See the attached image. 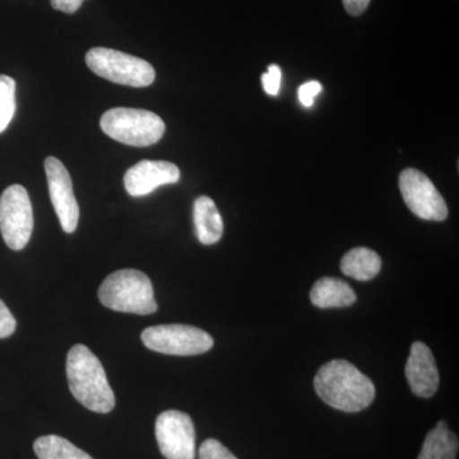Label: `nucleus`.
<instances>
[{"label": "nucleus", "mask_w": 459, "mask_h": 459, "mask_svg": "<svg viewBox=\"0 0 459 459\" xmlns=\"http://www.w3.org/2000/svg\"><path fill=\"white\" fill-rule=\"evenodd\" d=\"M314 388L328 406L343 412L365 410L376 398L374 383L346 360L323 365L314 377Z\"/></svg>", "instance_id": "nucleus-1"}, {"label": "nucleus", "mask_w": 459, "mask_h": 459, "mask_svg": "<svg viewBox=\"0 0 459 459\" xmlns=\"http://www.w3.org/2000/svg\"><path fill=\"white\" fill-rule=\"evenodd\" d=\"M66 377L75 400L90 411L108 413L115 407V394L101 361L89 347L75 344L66 356Z\"/></svg>", "instance_id": "nucleus-2"}, {"label": "nucleus", "mask_w": 459, "mask_h": 459, "mask_svg": "<svg viewBox=\"0 0 459 459\" xmlns=\"http://www.w3.org/2000/svg\"><path fill=\"white\" fill-rule=\"evenodd\" d=\"M100 303L120 313L150 316L159 305L147 274L137 270H120L108 274L99 289Z\"/></svg>", "instance_id": "nucleus-3"}, {"label": "nucleus", "mask_w": 459, "mask_h": 459, "mask_svg": "<svg viewBox=\"0 0 459 459\" xmlns=\"http://www.w3.org/2000/svg\"><path fill=\"white\" fill-rule=\"evenodd\" d=\"M102 132L114 141L134 147L157 143L165 133V123L159 115L141 108H115L100 120Z\"/></svg>", "instance_id": "nucleus-4"}, {"label": "nucleus", "mask_w": 459, "mask_h": 459, "mask_svg": "<svg viewBox=\"0 0 459 459\" xmlns=\"http://www.w3.org/2000/svg\"><path fill=\"white\" fill-rule=\"evenodd\" d=\"M86 65L99 77L123 86L141 89L152 84L156 78L155 68L146 60L108 48L91 49Z\"/></svg>", "instance_id": "nucleus-5"}, {"label": "nucleus", "mask_w": 459, "mask_h": 459, "mask_svg": "<svg viewBox=\"0 0 459 459\" xmlns=\"http://www.w3.org/2000/svg\"><path fill=\"white\" fill-rule=\"evenodd\" d=\"M141 338L151 351L172 356L201 355L213 347V338L193 325H155L144 329Z\"/></svg>", "instance_id": "nucleus-6"}, {"label": "nucleus", "mask_w": 459, "mask_h": 459, "mask_svg": "<svg viewBox=\"0 0 459 459\" xmlns=\"http://www.w3.org/2000/svg\"><path fill=\"white\" fill-rule=\"evenodd\" d=\"M33 211L26 188L8 186L0 195V232L9 249H25L31 238Z\"/></svg>", "instance_id": "nucleus-7"}, {"label": "nucleus", "mask_w": 459, "mask_h": 459, "mask_svg": "<svg viewBox=\"0 0 459 459\" xmlns=\"http://www.w3.org/2000/svg\"><path fill=\"white\" fill-rule=\"evenodd\" d=\"M400 190L411 212L420 219L440 222L448 217L446 201L424 172L416 169L402 171Z\"/></svg>", "instance_id": "nucleus-8"}, {"label": "nucleus", "mask_w": 459, "mask_h": 459, "mask_svg": "<svg viewBox=\"0 0 459 459\" xmlns=\"http://www.w3.org/2000/svg\"><path fill=\"white\" fill-rule=\"evenodd\" d=\"M155 433L166 459H195V429L186 413L165 411L156 420Z\"/></svg>", "instance_id": "nucleus-9"}, {"label": "nucleus", "mask_w": 459, "mask_h": 459, "mask_svg": "<svg viewBox=\"0 0 459 459\" xmlns=\"http://www.w3.org/2000/svg\"><path fill=\"white\" fill-rule=\"evenodd\" d=\"M48 186L51 204L62 229L66 234H74L80 221V205L74 197V183L71 175L60 160L49 156L45 160Z\"/></svg>", "instance_id": "nucleus-10"}, {"label": "nucleus", "mask_w": 459, "mask_h": 459, "mask_svg": "<svg viewBox=\"0 0 459 459\" xmlns=\"http://www.w3.org/2000/svg\"><path fill=\"white\" fill-rule=\"evenodd\" d=\"M180 170L169 161L143 160L124 175V186L132 197H144L161 186L178 183Z\"/></svg>", "instance_id": "nucleus-11"}, {"label": "nucleus", "mask_w": 459, "mask_h": 459, "mask_svg": "<svg viewBox=\"0 0 459 459\" xmlns=\"http://www.w3.org/2000/svg\"><path fill=\"white\" fill-rule=\"evenodd\" d=\"M406 377L411 391L421 398H430L439 388V371L433 352L427 344L415 342L411 346L406 362Z\"/></svg>", "instance_id": "nucleus-12"}, {"label": "nucleus", "mask_w": 459, "mask_h": 459, "mask_svg": "<svg viewBox=\"0 0 459 459\" xmlns=\"http://www.w3.org/2000/svg\"><path fill=\"white\" fill-rule=\"evenodd\" d=\"M310 301L320 309L346 307L355 304L356 294L352 287L344 281L334 277H323L313 286Z\"/></svg>", "instance_id": "nucleus-13"}, {"label": "nucleus", "mask_w": 459, "mask_h": 459, "mask_svg": "<svg viewBox=\"0 0 459 459\" xmlns=\"http://www.w3.org/2000/svg\"><path fill=\"white\" fill-rule=\"evenodd\" d=\"M195 226L198 240L204 246H213L221 240L223 222L221 214L210 197L197 198L195 202Z\"/></svg>", "instance_id": "nucleus-14"}, {"label": "nucleus", "mask_w": 459, "mask_h": 459, "mask_svg": "<svg viewBox=\"0 0 459 459\" xmlns=\"http://www.w3.org/2000/svg\"><path fill=\"white\" fill-rule=\"evenodd\" d=\"M382 270V259L369 247H355L344 255L341 271L346 276L358 281H370Z\"/></svg>", "instance_id": "nucleus-15"}, {"label": "nucleus", "mask_w": 459, "mask_h": 459, "mask_svg": "<svg viewBox=\"0 0 459 459\" xmlns=\"http://www.w3.org/2000/svg\"><path fill=\"white\" fill-rule=\"evenodd\" d=\"M458 446L457 435L449 430L446 422L440 421L427 435L418 459H455Z\"/></svg>", "instance_id": "nucleus-16"}, {"label": "nucleus", "mask_w": 459, "mask_h": 459, "mask_svg": "<svg viewBox=\"0 0 459 459\" xmlns=\"http://www.w3.org/2000/svg\"><path fill=\"white\" fill-rule=\"evenodd\" d=\"M33 451L39 459H93L82 449L57 435L39 437L33 444Z\"/></svg>", "instance_id": "nucleus-17"}, {"label": "nucleus", "mask_w": 459, "mask_h": 459, "mask_svg": "<svg viewBox=\"0 0 459 459\" xmlns=\"http://www.w3.org/2000/svg\"><path fill=\"white\" fill-rule=\"evenodd\" d=\"M16 113V81L0 75V133L8 128Z\"/></svg>", "instance_id": "nucleus-18"}, {"label": "nucleus", "mask_w": 459, "mask_h": 459, "mask_svg": "<svg viewBox=\"0 0 459 459\" xmlns=\"http://www.w3.org/2000/svg\"><path fill=\"white\" fill-rule=\"evenodd\" d=\"M199 459H238L216 439H207L199 448Z\"/></svg>", "instance_id": "nucleus-19"}, {"label": "nucleus", "mask_w": 459, "mask_h": 459, "mask_svg": "<svg viewBox=\"0 0 459 459\" xmlns=\"http://www.w3.org/2000/svg\"><path fill=\"white\" fill-rule=\"evenodd\" d=\"M281 80H282V72L280 66H268L267 74L262 75V83L265 92L271 96H277L280 92Z\"/></svg>", "instance_id": "nucleus-20"}, {"label": "nucleus", "mask_w": 459, "mask_h": 459, "mask_svg": "<svg viewBox=\"0 0 459 459\" xmlns=\"http://www.w3.org/2000/svg\"><path fill=\"white\" fill-rule=\"evenodd\" d=\"M17 322L13 314L9 312L7 305L0 300V338L12 336L16 331Z\"/></svg>", "instance_id": "nucleus-21"}, {"label": "nucleus", "mask_w": 459, "mask_h": 459, "mask_svg": "<svg viewBox=\"0 0 459 459\" xmlns=\"http://www.w3.org/2000/svg\"><path fill=\"white\" fill-rule=\"evenodd\" d=\"M323 86L318 81H309L299 89V100L305 108H312L314 99L322 92Z\"/></svg>", "instance_id": "nucleus-22"}, {"label": "nucleus", "mask_w": 459, "mask_h": 459, "mask_svg": "<svg viewBox=\"0 0 459 459\" xmlns=\"http://www.w3.org/2000/svg\"><path fill=\"white\" fill-rule=\"evenodd\" d=\"M51 7L66 14H74L82 5L83 0H50Z\"/></svg>", "instance_id": "nucleus-23"}, {"label": "nucleus", "mask_w": 459, "mask_h": 459, "mask_svg": "<svg viewBox=\"0 0 459 459\" xmlns=\"http://www.w3.org/2000/svg\"><path fill=\"white\" fill-rule=\"evenodd\" d=\"M370 0H343L347 13L351 16H360L369 7Z\"/></svg>", "instance_id": "nucleus-24"}]
</instances>
